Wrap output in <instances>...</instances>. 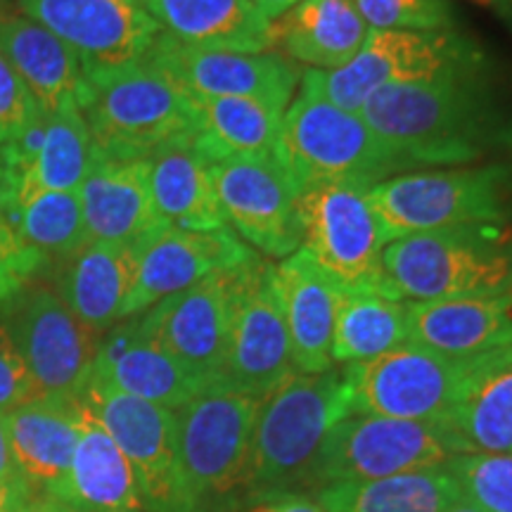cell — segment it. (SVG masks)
<instances>
[{"label":"cell","instance_id":"obj_1","mask_svg":"<svg viewBox=\"0 0 512 512\" xmlns=\"http://www.w3.org/2000/svg\"><path fill=\"white\" fill-rule=\"evenodd\" d=\"M358 114L413 169L470 164L512 143V121L498 110L484 74L382 88Z\"/></svg>","mask_w":512,"mask_h":512},{"label":"cell","instance_id":"obj_2","mask_svg":"<svg viewBox=\"0 0 512 512\" xmlns=\"http://www.w3.org/2000/svg\"><path fill=\"white\" fill-rule=\"evenodd\" d=\"M349 415L342 368L297 373L268 394L256 413L247 505L280 494L309 496L323 441Z\"/></svg>","mask_w":512,"mask_h":512},{"label":"cell","instance_id":"obj_3","mask_svg":"<svg viewBox=\"0 0 512 512\" xmlns=\"http://www.w3.org/2000/svg\"><path fill=\"white\" fill-rule=\"evenodd\" d=\"M512 292V230L472 223L415 233L387 242L380 256L377 294L434 302Z\"/></svg>","mask_w":512,"mask_h":512},{"label":"cell","instance_id":"obj_4","mask_svg":"<svg viewBox=\"0 0 512 512\" xmlns=\"http://www.w3.org/2000/svg\"><path fill=\"white\" fill-rule=\"evenodd\" d=\"M261 401L211 382L176 411L183 512L247 508L252 441Z\"/></svg>","mask_w":512,"mask_h":512},{"label":"cell","instance_id":"obj_5","mask_svg":"<svg viewBox=\"0 0 512 512\" xmlns=\"http://www.w3.org/2000/svg\"><path fill=\"white\" fill-rule=\"evenodd\" d=\"M83 107L95 152L119 159H147L159 147L195 138L197 98L152 50L138 62L88 81Z\"/></svg>","mask_w":512,"mask_h":512},{"label":"cell","instance_id":"obj_6","mask_svg":"<svg viewBox=\"0 0 512 512\" xmlns=\"http://www.w3.org/2000/svg\"><path fill=\"white\" fill-rule=\"evenodd\" d=\"M273 157L297 195L311 185L337 181L373 188L413 169L375 136L361 114L339 110L302 81L283 117Z\"/></svg>","mask_w":512,"mask_h":512},{"label":"cell","instance_id":"obj_7","mask_svg":"<svg viewBox=\"0 0 512 512\" xmlns=\"http://www.w3.org/2000/svg\"><path fill=\"white\" fill-rule=\"evenodd\" d=\"M484 50L460 29L373 31L349 64L335 72L309 69L302 83L344 112H361L370 95L389 86L484 74Z\"/></svg>","mask_w":512,"mask_h":512},{"label":"cell","instance_id":"obj_8","mask_svg":"<svg viewBox=\"0 0 512 512\" xmlns=\"http://www.w3.org/2000/svg\"><path fill=\"white\" fill-rule=\"evenodd\" d=\"M510 171L501 164L396 174L368 188L384 240L430 230L505 223Z\"/></svg>","mask_w":512,"mask_h":512},{"label":"cell","instance_id":"obj_9","mask_svg":"<svg viewBox=\"0 0 512 512\" xmlns=\"http://www.w3.org/2000/svg\"><path fill=\"white\" fill-rule=\"evenodd\" d=\"M297 375L275 264L266 256L233 271V309L221 384L264 401Z\"/></svg>","mask_w":512,"mask_h":512},{"label":"cell","instance_id":"obj_10","mask_svg":"<svg viewBox=\"0 0 512 512\" xmlns=\"http://www.w3.org/2000/svg\"><path fill=\"white\" fill-rule=\"evenodd\" d=\"M0 323L27 363L38 396L79 399L102 335L83 325L53 287L31 280L0 306Z\"/></svg>","mask_w":512,"mask_h":512},{"label":"cell","instance_id":"obj_11","mask_svg":"<svg viewBox=\"0 0 512 512\" xmlns=\"http://www.w3.org/2000/svg\"><path fill=\"white\" fill-rule=\"evenodd\" d=\"M302 245L344 292L380 287V256L387 245L382 226L358 183H318L297 195Z\"/></svg>","mask_w":512,"mask_h":512},{"label":"cell","instance_id":"obj_12","mask_svg":"<svg viewBox=\"0 0 512 512\" xmlns=\"http://www.w3.org/2000/svg\"><path fill=\"white\" fill-rule=\"evenodd\" d=\"M451 458L434 422L349 415L328 432L311 491L332 482H363L439 467ZM309 491V494H311Z\"/></svg>","mask_w":512,"mask_h":512},{"label":"cell","instance_id":"obj_13","mask_svg":"<svg viewBox=\"0 0 512 512\" xmlns=\"http://www.w3.org/2000/svg\"><path fill=\"white\" fill-rule=\"evenodd\" d=\"M463 361L406 342L370 361L342 366L349 413L434 422L451 406Z\"/></svg>","mask_w":512,"mask_h":512},{"label":"cell","instance_id":"obj_14","mask_svg":"<svg viewBox=\"0 0 512 512\" xmlns=\"http://www.w3.org/2000/svg\"><path fill=\"white\" fill-rule=\"evenodd\" d=\"M79 401L133 465L147 512H183L176 458V411L119 392L93 375Z\"/></svg>","mask_w":512,"mask_h":512},{"label":"cell","instance_id":"obj_15","mask_svg":"<svg viewBox=\"0 0 512 512\" xmlns=\"http://www.w3.org/2000/svg\"><path fill=\"white\" fill-rule=\"evenodd\" d=\"M79 57L86 81L138 62L159 36L143 0H17Z\"/></svg>","mask_w":512,"mask_h":512},{"label":"cell","instance_id":"obj_16","mask_svg":"<svg viewBox=\"0 0 512 512\" xmlns=\"http://www.w3.org/2000/svg\"><path fill=\"white\" fill-rule=\"evenodd\" d=\"M211 181L228 226L266 259H287L302 245L297 192L273 155L211 164Z\"/></svg>","mask_w":512,"mask_h":512},{"label":"cell","instance_id":"obj_17","mask_svg":"<svg viewBox=\"0 0 512 512\" xmlns=\"http://www.w3.org/2000/svg\"><path fill=\"white\" fill-rule=\"evenodd\" d=\"M252 256V247L235 238L230 228L195 233L164 223L136 242V278L121 309V320L140 316L211 273L233 271Z\"/></svg>","mask_w":512,"mask_h":512},{"label":"cell","instance_id":"obj_18","mask_svg":"<svg viewBox=\"0 0 512 512\" xmlns=\"http://www.w3.org/2000/svg\"><path fill=\"white\" fill-rule=\"evenodd\" d=\"M233 271L211 273L140 313L145 330L207 384L221 380L226 363Z\"/></svg>","mask_w":512,"mask_h":512},{"label":"cell","instance_id":"obj_19","mask_svg":"<svg viewBox=\"0 0 512 512\" xmlns=\"http://www.w3.org/2000/svg\"><path fill=\"white\" fill-rule=\"evenodd\" d=\"M152 55L200 98H254L290 107L302 74L278 53H230L185 46L159 31Z\"/></svg>","mask_w":512,"mask_h":512},{"label":"cell","instance_id":"obj_20","mask_svg":"<svg viewBox=\"0 0 512 512\" xmlns=\"http://www.w3.org/2000/svg\"><path fill=\"white\" fill-rule=\"evenodd\" d=\"M434 425L451 456L512 453V342L465 358L451 406Z\"/></svg>","mask_w":512,"mask_h":512},{"label":"cell","instance_id":"obj_21","mask_svg":"<svg viewBox=\"0 0 512 512\" xmlns=\"http://www.w3.org/2000/svg\"><path fill=\"white\" fill-rule=\"evenodd\" d=\"M81 420L79 399L50 396H38L5 415L12 460L31 505L60 501L79 444Z\"/></svg>","mask_w":512,"mask_h":512},{"label":"cell","instance_id":"obj_22","mask_svg":"<svg viewBox=\"0 0 512 512\" xmlns=\"http://www.w3.org/2000/svg\"><path fill=\"white\" fill-rule=\"evenodd\" d=\"M93 377L119 392L178 411L207 382L185 370L174 356L145 330L140 316L119 320L100 339Z\"/></svg>","mask_w":512,"mask_h":512},{"label":"cell","instance_id":"obj_23","mask_svg":"<svg viewBox=\"0 0 512 512\" xmlns=\"http://www.w3.org/2000/svg\"><path fill=\"white\" fill-rule=\"evenodd\" d=\"M88 242L131 245L164 226L150 190L147 159H119L95 152L81 188Z\"/></svg>","mask_w":512,"mask_h":512},{"label":"cell","instance_id":"obj_24","mask_svg":"<svg viewBox=\"0 0 512 512\" xmlns=\"http://www.w3.org/2000/svg\"><path fill=\"white\" fill-rule=\"evenodd\" d=\"M275 271L294 368L309 375L325 373L332 368V332L344 290L304 247L280 261Z\"/></svg>","mask_w":512,"mask_h":512},{"label":"cell","instance_id":"obj_25","mask_svg":"<svg viewBox=\"0 0 512 512\" xmlns=\"http://www.w3.org/2000/svg\"><path fill=\"white\" fill-rule=\"evenodd\" d=\"M0 55L24 81L43 114L69 107L83 112L91 88L79 57L46 27L29 17L0 15Z\"/></svg>","mask_w":512,"mask_h":512},{"label":"cell","instance_id":"obj_26","mask_svg":"<svg viewBox=\"0 0 512 512\" xmlns=\"http://www.w3.org/2000/svg\"><path fill=\"white\" fill-rule=\"evenodd\" d=\"M408 342L448 358H470L512 342V292L408 302Z\"/></svg>","mask_w":512,"mask_h":512},{"label":"cell","instance_id":"obj_27","mask_svg":"<svg viewBox=\"0 0 512 512\" xmlns=\"http://www.w3.org/2000/svg\"><path fill=\"white\" fill-rule=\"evenodd\" d=\"M370 27L351 0H302L271 22L273 53L335 72L361 53Z\"/></svg>","mask_w":512,"mask_h":512},{"label":"cell","instance_id":"obj_28","mask_svg":"<svg viewBox=\"0 0 512 512\" xmlns=\"http://www.w3.org/2000/svg\"><path fill=\"white\" fill-rule=\"evenodd\" d=\"M57 294L83 325L105 335L121 320V309L136 278V242H86L55 266Z\"/></svg>","mask_w":512,"mask_h":512},{"label":"cell","instance_id":"obj_29","mask_svg":"<svg viewBox=\"0 0 512 512\" xmlns=\"http://www.w3.org/2000/svg\"><path fill=\"white\" fill-rule=\"evenodd\" d=\"M164 34L185 46L268 53L271 19L254 0H143Z\"/></svg>","mask_w":512,"mask_h":512},{"label":"cell","instance_id":"obj_30","mask_svg":"<svg viewBox=\"0 0 512 512\" xmlns=\"http://www.w3.org/2000/svg\"><path fill=\"white\" fill-rule=\"evenodd\" d=\"M60 503L83 512H147L136 470L86 408Z\"/></svg>","mask_w":512,"mask_h":512},{"label":"cell","instance_id":"obj_31","mask_svg":"<svg viewBox=\"0 0 512 512\" xmlns=\"http://www.w3.org/2000/svg\"><path fill=\"white\" fill-rule=\"evenodd\" d=\"M147 164L152 200L164 223L195 233L228 228L211 181V164L197 150L195 138L159 147Z\"/></svg>","mask_w":512,"mask_h":512},{"label":"cell","instance_id":"obj_32","mask_svg":"<svg viewBox=\"0 0 512 512\" xmlns=\"http://www.w3.org/2000/svg\"><path fill=\"white\" fill-rule=\"evenodd\" d=\"M323 512H446L460 489L444 465L363 482H332L309 494Z\"/></svg>","mask_w":512,"mask_h":512},{"label":"cell","instance_id":"obj_33","mask_svg":"<svg viewBox=\"0 0 512 512\" xmlns=\"http://www.w3.org/2000/svg\"><path fill=\"white\" fill-rule=\"evenodd\" d=\"M93 164V140L83 112L76 107L46 114V133L41 147L29 159L12 190V209L27 204L41 192H79L83 178Z\"/></svg>","mask_w":512,"mask_h":512},{"label":"cell","instance_id":"obj_34","mask_svg":"<svg viewBox=\"0 0 512 512\" xmlns=\"http://www.w3.org/2000/svg\"><path fill=\"white\" fill-rule=\"evenodd\" d=\"M197 98V150L209 164L230 157L273 155L287 107L254 98Z\"/></svg>","mask_w":512,"mask_h":512},{"label":"cell","instance_id":"obj_35","mask_svg":"<svg viewBox=\"0 0 512 512\" xmlns=\"http://www.w3.org/2000/svg\"><path fill=\"white\" fill-rule=\"evenodd\" d=\"M408 342V304L375 292H344L332 332V363H363Z\"/></svg>","mask_w":512,"mask_h":512},{"label":"cell","instance_id":"obj_36","mask_svg":"<svg viewBox=\"0 0 512 512\" xmlns=\"http://www.w3.org/2000/svg\"><path fill=\"white\" fill-rule=\"evenodd\" d=\"M19 240L60 266L88 242L79 192H41L5 219Z\"/></svg>","mask_w":512,"mask_h":512},{"label":"cell","instance_id":"obj_37","mask_svg":"<svg viewBox=\"0 0 512 512\" xmlns=\"http://www.w3.org/2000/svg\"><path fill=\"white\" fill-rule=\"evenodd\" d=\"M444 467L467 501L486 512H512V453H456Z\"/></svg>","mask_w":512,"mask_h":512},{"label":"cell","instance_id":"obj_38","mask_svg":"<svg viewBox=\"0 0 512 512\" xmlns=\"http://www.w3.org/2000/svg\"><path fill=\"white\" fill-rule=\"evenodd\" d=\"M373 31L458 29L451 0H351Z\"/></svg>","mask_w":512,"mask_h":512},{"label":"cell","instance_id":"obj_39","mask_svg":"<svg viewBox=\"0 0 512 512\" xmlns=\"http://www.w3.org/2000/svg\"><path fill=\"white\" fill-rule=\"evenodd\" d=\"M46 268V259L19 240L10 223L0 219V306Z\"/></svg>","mask_w":512,"mask_h":512},{"label":"cell","instance_id":"obj_40","mask_svg":"<svg viewBox=\"0 0 512 512\" xmlns=\"http://www.w3.org/2000/svg\"><path fill=\"white\" fill-rule=\"evenodd\" d=\"M38 110L34 95L24 86L15 69L0 55V145L15 140L34 124Z\"/></svg>","mask_w":512,"mask_h":512},{"label":"cell","instance_id":"obj_41","mask_svg":"<svg viewBox=\"0 0 512 512\" xmlns=\"http://www.w3.org/2000/svg\"><path fill=\"white\" fill-rule=\"evenodd\" d=\"M34 399H38V392L27 363L0 323V415H8Z\"/></svg>","mask_w":512,"mask_h":512},{"label":"cell","instance_id":"obj_42","mask_svg":"<svg viewBox=\"0 0 512 512\" xmlns=\"http://www.w3.org/2000/svg\"><path fill=\"white\" fill-rule=\"evenodd\" d=\"M0 503L5 512H27L31 508V498L12 460L5 415H0Z\"/></svg>","mask_w":512,"mask_h":512},{"label":"cell","instance_id":"obj_43","mask_svg":"<svg viewBox=\"0 0 512 512\" xmlns=\"http://www.w3.org/2000/svg\"><path fill=\"white\" fill-rule=\"evenodd\" d=\"M271 498L278 505V512H323V508L306 494H280Z\"/></svg>","mask_w":512,"mask_h":512},{"label":"cell","instance_id":"obj_44","mask_svg":"<svg viewBox=\"0 0 512 512\" xmlns=\"http://www.w3.org/2000/svg\"><path fill=\"white\" fill-rule=\"evenodd\" d=\"M256 8H259L264 15L271 19H278L283 12H287L290 8H294L297 3H302V0H254Z\"/></svg>","mask_w":512,"mask_h":512},{"label":"cell","instance_id":"obj_45","mask_svg":"<svg viewBox=\"0 0 512 512\" xmlns=\"http://www.w3.org/2000/svg\"><path fill=\"white\" fill-rule=\"evenodd\" d=\"M10 207H12V192H10L8 171H5V162H3V150H0V219L8 214Z\"/></svg>","mask_w":512,"mask_h":512},{"label":"cell","instance_id":"obj_46","mask_svg":"<svg viewBox=\"0 0 512 512\" xmlns=\"http://www.w3.org/2000/svg\"><path fill=\"white\" fill-rule=\"evenodd\" d=\"M470 3L494 10L496 15H501L505 19V22H512V0H470Z\"/></svg>","mask_w":512,"mask_h":512},{"label":"cell","instance_id":"obj_47","mask_svg":"<svg viewBox=\"0 0 512 512\" xmlns=\"http://www.w3.org/2000/svg\"><path fill=\"white\" fill-rule=\"evenodd\" d=\"M29 512H83V510H76L72 505L60 503V501H43V503L31 505Z\"/></svg>","mask_w":512,"mask_h":512},{"label":"cell","instance_id":"obj_48","mask_svg":"<svg viewBox=\"0 0 512 512\" xmlns=\"http://www.w3.org/2000/svg\"><path fill=\"white\" fill-rule=\"evenodd\" d=\"M446 512H486V510H482V508H479V505H475L472 501H467L465 496H460L456 503L448 505Z\"/></svg>","mask_w":512,"mask_h":512},{"label":"cell","instance_id":"obj_49","mask_svg":"<svg viewBox=\"0 0 512 512\" xmlns=\"http://www.w3.org/2000/svg\"><path fill=\"white\" fill-rule=\"evenodd\" d=\"M238 512H278V505H275L273 498H264V501L247 505V508H242Z\"/></svg>","mask_w":512,"mask_h":512},{"label":"cell","instance_id":"obj_50","mask_svg":"<svg viewBox=\"0 0 512 512\" xmlns=\"http://www.w3.org/2000/svg\"><path fill=\"white\" fill-rule=\"evenodd\" d=\"M0 512H5V510H3V503H0Z\"/></svg>","mask_w":512,"mask_h":512},{"label":"cell","instance_id":"obj_51","mask_svg":"<svg viewBox=\"0 0 512 512\" xmlns=\"http://www.w3.org/2000/svg\"><path fill=\"white\" fill-rule=\"evenodd\" d=\"M510 27H512V22H510Z\"/></svg>","mask_w":512,"mask_h":512},{"label":"cell","instance_id":"obj_52","mask_svg":"<svg viewBox=\"0 0 512 512\" xmlns=\"http://www.w3.org/2000/svg\"><path fill=\"white\" fill-rule=\"evenodd\" d=\"M0 15H3V12H0Z\"/></svg>","mask_w":512,"mask_h":512}]
</instances>
